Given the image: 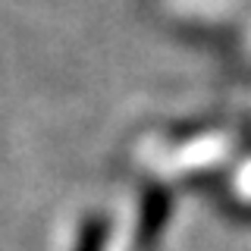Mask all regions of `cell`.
I'll return each mask as SVG.
<instances>
[{
    "mask_svg": "<svg viewBox=\"0 0 251 251\" xmlns=\"http://www.w3.org/2000/svg\"><path fill=\"white\" fill-rule=\"evenodd\" d=\"M170 192L163 185H148L145 198H141V214H138V232H135V245L138 251H148L160 239L163 226L170 220Z\"/></svg>",
    "mask_w": 251,
    "mask_h": 251,
    "instance_id": "obj_1",
    "label": "cell"
},
{
    "mask_svg": "<svg viewBox=\"0 0 251 251\" xmlns=\"http://www.w3.org/2000/svg\"><path fill=\"white\" fill-rule=\"evenodd\" d=\"M107 248V220L104 217H88L78 229V239L73 251H104Z\"/></svg>",
    "mask_w": 251,
    "mask_h": 251,
    "instance_id": "obj_2",
    "label": "cell"
}]
</instances>
